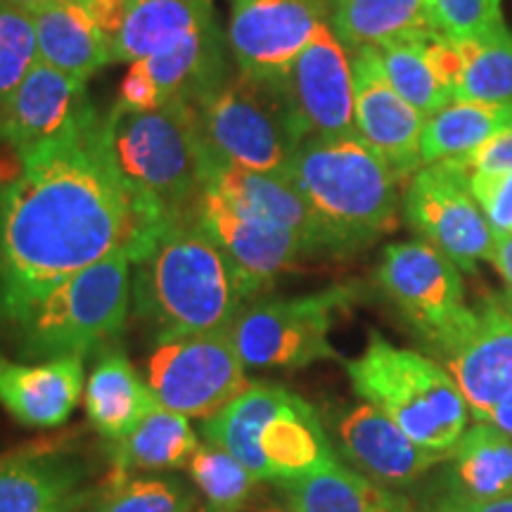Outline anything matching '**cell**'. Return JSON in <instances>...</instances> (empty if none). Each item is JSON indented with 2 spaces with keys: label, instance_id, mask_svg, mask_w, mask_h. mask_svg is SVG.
<instances>
[{
  "label": "cell",
  "instance_id": "19",
  "mask_svg": "<svg viewBox=\"0 0 512 512\" xmlns=\"http://www.w3.org/2000/svg\"><path fill=\"white\" fill-rule=\"evenodd\" d=\"M83 358L19 363L0 356V406L24 427H57L72 418L83 394Z\"/></svg>",
  "mask_w": 512,
  "mask_h": 512
},
{
  "label": "cell",
  "instance_id": "32",
  "mask_svg": "<svg viewBox=\"0 0 512 512\" xmlns=\"http://www.w3.org/2000/svg\"><path fill=\"white\" fill-rule=\"evenodd\" d=\"M422 41L425 38H420V41L389 43V46L375 50L382 62L384 74H387L389 83L396 88V93L406 102H411L422 117L430 119L432 114L451 105L453 95L439 81Z\"/></svg>",
  "mask_w": 512,
  "mask_h": 512
},
{
  "label": "cell",
  "instance_id": "35",
  "mask_svg": "<svg viewBox=\"0 0 512 512\" xmlns=\"http://www.w3.org/2000/svg\"><path fill=\"white\" fill-rule=\"evenodd\" d=\"M188 472L207 501L204 505L216 512H240L252 498L254 486L261 484L233 453L207 441L190 458Z\"/></svg>",
  "mask_w": 512,
  "mask_h": 512
},
{
  "label": "cell",
  "instance_id": "10",
  "mask_svg": "<svg viewBox=\"0 0 512 512\" xmlns=\"http://www.w3.org/2000/svg\"><path fill=\"white\" fill-rule=\"evenodd\" d=\"M377 285L437 354L451 347L472 318L460 268L425 240L384 247Z\"/></svg>",
  "mask_w": 512,
  "mask_h": 512
},
{
  "label": "cell",
  "instance_id": "24",
  "mask_svg": "<svg viewBox=\"0 0 512 512\" xmlns=\"http://www.w3.org/2000/svg\"><path fill=\"white\" fill-rule=\"evenodd\" d=\"M83 406L100 437L117 444L162 403L157 401L150 384L138 375L126 354L105 351L88 377Z\"/></svg>",
  "mask_w": 512,
  "mask_h": 512
},
{
  "label": "cell",
  "instance_id": "39",
  "mask_svg": "<svg viewBox=\"0 0 512 512\" xmlns=\"http://www.w3.org/2000/svg\"><path fill=\"white\" fill-rule=\"evenodd\" d=\"M453 169L472 174V171H512V124L503 126L489 140H484L477 150L463 157L444 159Z\"/></svg>",
  "mask_w": 512,
  "mask_h": 512
},
{
  "label": "cell",
  "instance_id": "27",
  "mask_svg": "<svg viewBox=\"0 0 512 512\" xmlns=\"http://www.w3.org/2000/svg\"><path fill=\"white\" fill-rule=\"evenodd\" d=\"M290 389L280 384H249L238 399L230 401L214 418L202 422V439L226 448L259 482H266V463L259 451L261 430L283 406Z\"/></svg>",
  "mask_w": 512,
  "mask_h": 512
},
{
  "label": "cell",
  "instance_id": "23",
  "mask_svg": "<svg viewBox=\"0 0 512 512\" xmlns=\"http://www.w3.org/2000/svg\"><path fill=\"white\" fill-rule=\"evenodd\" d=\"M211 24H216L211 0H133L112 43V62L166 55Z\"/></svg>",
  "mask_w": 512,
  "mask_h": 512
},
{
  "label": "cell",
  "instance_id": "8",
  "mask_svg": "<svg viewBox=\"0 0 512 512\" xmlns=\"http://www.w3.org/2000/svg\"><path fill=\"white\" fill-rule=\"evenodd\" d=\"M354 302L349 287H330L302 297L252 299L233 320L235 347L254 370H299L339 361L330 330L337 311Z\"/></svg>",
  "mask_w": 512,
  "mask_h": 512
},
{
  "label": "cell",
  "instance_id": "42",
  "mask_svg": "<svg viewBox=\"0 0 512 512\" xmlns=\"http://www.w3.org/2000/svg\"><path fill=\"white\" fill-rule=\"evenodd\" d=\"M427 512H512V496L467 498L456 491H444L434 498Z\"/></svg>",
  "mask_w": 512,
  "mask_h": 512
},
{
  "label": "cell",
  "instance_id": "13",
  "mask_svg": "<svg viewBox=\"0 0 512 512\" xmlns=\"http://www.w3.org/2000/svg\"><path fill=\"white\" fill-rule=\"evenodd\" d=\"M190 216L228 256L249 302L268 290L294 261L311 254L299 233L238 207L211 188L200 190Z\"/></svg>",
  "mask_w": 512,
  "mask_h": 512
},
{
  "label": "cell",
  "instance_id": "38",
  "mask_svg": "<svg viewBox=\"0 0 512 512\" xmlns=\"http://www.w3.org/2000/svg\"><path fill=\"white\" fill-rule=\"evenodd\" d=\"M465 176L489 226L512 235V171H472Z\"/></svg>",
  "mask_w": 512,
  "mask_h": 512
},
{
  "label": "cell",
  "instance_id": "9",
  "mask_svg": "<svg viewBox=\"0 0 512 512\" xmlns=\"http://www.w3.org/2000/svg\"><path fill=\"white\" fill-rule=\"evenodd\" d=\"M147 384L169 411L209 420L238 399L249 380L228 325L157 344L147 361Z\"/></svg>",
  "mask_w": 512,
  "mask_h": 512
},
{
  "label": "cell",
  "instance_id": "45",
  "mask_svg": "<svg viewBox=\"0 0 512 512\" xmlns=\"http://www.w3.org/2000/svg\"><path fill=\"white\" fill-rule=\"evenodd\" d=\"M12 3L19 5L22 10H27L29 15H36V12H41L43 8H48V5L57 3V0H12Z\"/></svg>",
  "mask_w": 512,
  "mask_h": 512
},
{
  "label": "cell",
  "instance_id": "33",
  "mask_svg": "<svg viewBox=\"0 0 512 512\" xmlns=\"http://www.w3.org/2000/svg\"><path fill=\"white\" fill-rule=\"evenodd\" d=\"M463 74L456 100H512V31L503 29L479 41L460 43Z\"/></svg>",
  "mask_w": 512,
  "mask_h": 512
},
{
  "label": "cell",
  "instance_id": "20",
  "mask_svg": "<svg viewBox=\"0 0 512 512\" xmlns=\"http://www.w3.org/2000/svg\"><path fill=\"white\" fill-rule=\"evenodd\" d=\"M86 463L62 451L0 456V512H81Z\"/></svg>",
  "mask_w": 512,
  "mask_h": 512
},
{
  "label": "cell",
  "instance_id": "36",
  "mask_svg": "<svg viewBox=\"0 0 512 512\" xmlns=\"http://www.w3.org/2000/svg\"><path fill=\"white\" fill-rule=\"evenodd\" d=\"M36 62L34 15L12 0H0V112Z\"/></svg>",
  "mask_w": 512,
  "mask_h": 512
},
{
  "label": "cell",
  "instance_id": "40",
  "mask_svg": "<svg viewBox=\"0 0 512 512\" xmlns=\"http://www.w3.org/2000/svg\"><path fill=\"white\" fill-rule=\"evenodd\" d=\"M119 105L128 107V110H157L164 105V95L159 91L157 81L152 79V74L147 72L143 62H133L128 74L124 76L119 88Z\"/></svg>",
  "mask_w": 512,
  "mask_h": 512
},
{
  "label": "cell",
  "instance_id": "2",
  "mask_svg": "<svg viewBox=\"0 0 512 512\" xmlns=\"http://www.w3.org/2000/svg\"><path fill=\"white\" fill-rule=\"evenodd\" d=\"M100 143L150 238L188 214L204 181L195 105L166 100L140 112L114 102L100 121Z\"/></svg>",
  "mask_w": 512,
  "mask_h": 512
},
{
  "label": "cell",
  "instance_id": "5",
  "mask_svg": "<svg viewBox=\"0 0 512 512\" xmlns=\"http://www.w3.org/2000/svg\"><path fill=\"white\" fill-rule=\"evenodd\" d=\"M351 389L396 422L415 444L446 453L465 434L467 403L444 366L411 349H399L370 332L361 356L347 363Z\"/></svg>",
  "mask_w": 512,
  "mask_h": 512
},
{
  "label": "cell",
  "instance_id": "26",
  "mask_svg": "<svg viewBox=\"0 0 512 512\" xmlns=\"http://www.w3.org/2000/svg\"><path fill=\"white\" fill-rule=\"evenodd\" d=\"M330 27L349 53L439 34L427 0H330Z\"/></svg>",
  "mask_w": 512,
  "mask_h": 512
},
{
  "label": "cell",
  "instance_id": "18",
  "mask_svg": "<svg viewBox=\"0 0 512 512\" xmlns=\"http://www.w3.org/2000/svg\"><path fill=\"white\" fill-rule=\"evenodd\" d=\"M339 451L377 484L406 486L451 456L430 451L368 401L332 413Z\"/></svg>",
  "mask_w": 512,
  "mask_h": 512
},
{
  "label": "cell",
  "instance_id": "48",
  "mask_svg": "<svg viewBox=\"0 0 512 512\" xmlns=\"http://www.w3.org/2000/svg\"><path fill=\"white\" fill-rule=\"evenodd\" d=\"M195 512H216V510H211V508H209V505H202V508H197Z\"/></svg>",
  "mask_w": 512,
  "mask_h": 512
},
{
  "label": "cell",
  "instance_id": "30",
  "mask_svg": "<svg viewBox=\"0 0 512 512\" xmlns=\"http://www.w3.org/2000/svg\"><path fill=\"white\" fill-rule=\"evenodd\" d=\"M508 124H512V100H453L425 119L420 138L422 166L463 157Z\"/></svg>",
  "mask_w": 512,
  "mask_h": 512
},
{
  "label": "cell",
  "instance_id": "29",
  "mask_svg": "<svg viewBox=\"0 0 512 512\" xmlns=\"http://www.w3.org/2000/svg\"><path fill=\"white\" fill-rule=\"evenodd\" d=\"M200 434L192 430L190 418L159 406L126 439L112 444V463L117 472H164L188 467L200 448Z\"/></svg>",
  "mask_w": 512,
  "mask_h": 512
},
{
  "label": "cell",
  "instance_id": "12",
  "mask_svg": "<svg viewBox=\"0 0 512 512\" xmlns=\"http://www.w3.org/2000/svg\"><path fill=\"white\" fill-rule=\"evenodd\" d=\"M325 24L330 0H230L226 41L238 72L285 83Z\"/></svg>",
  "mask_w": 512,
  "mask_h": 512
},
{
  "label": "cell",
  "instance_id": "11",
  "mask_svg": "<svg viewBox=\"0 0 512 512\" xmlns=\"http://www.w3.org/2000/svg\"><path fill=\"white\" fill-rule=\"evenodd\" d=\"M403 216L420 240L439 249L460 271L475 273L479 261H491L494 228L472 195L467 176L448 162L415 171L403 195Z\"/></svg>",
  "mask_w": 512,
  "mask_h": 512
},
{
  "label": "cell",
  "instance_id": "31",
  "mask_svg": "<svg viewBox=\"0 0 512 512\" xmlns=\"http://www.w3.org/2000/svg\"><path fill=\"white\" fill-rule=\"evenodd\" d=\"M285 512H399L403 498L342 463L283 486Z\"/></svg>",
  "mask_w": 512,
  "mask_h": 512
},
{
  "label": "cell",
  "instance_id": "28",
  "mask_svg": "<svg viewBox=\"0 0 512 512\" xmlns=\"http://www.w3.org/2000/svg\"><path fill=\"white\" fill-rule=\"evenodd\" d=\"M448 491L467 498L512 496V437L491 422H477L451 451Z\"/></svg>",
  "mask_w": 512,
  "mask_h": 512
},
{
  "label": "cell",
  "instance_id": "3",
  "mask_svg": "<svg viewBox=\"0 0 512 512\" xmlns=\"http://www.w3.org/2000/svg\"><path fill=\"white\" fill-rule=\"evenodd\" d=\"M131 302L157 344L228 328L249 304L228 256L190 211L133 264Z\"/></svg>",
  "mask_w": 512,
  "mask_h": 512
},
{
  "label": "cell",
  "instance_id": "16",
  "mask_svg": "<svg viewBox=\"0 0 512 512\" xmlns=\"http://www.w3.org/2000/svg\"><path fill=\"white\" fill-rule=\"evenodd\" d=\"M356 131L399 181H411L422 166L420 138L425 117L396 93L375 48L351 50Z\"/></svg>",
  "mask_w": 512,
  "mask_h": 512
},
{
  "label": "cell",
  "instance_id": "17",
  "mask_svg": "<svg viewBox=\"0 0 512 512\" xmlns=\"http://www.w3.org/2000/svg\"><path fill=\"white\" fill-rule=\"evenodd\" d=\"M285 88L306 138L358 133L351 55L330 24L292 64Z\"/></svg>",
  "mask_w": 512,
  "mask_h": 512
},
{
  "label": "cell",
  "instance_id": "37",
  "mask_svg": "<svg viewBox=\"0 0 512 512\" xmlns=\"http://www.w3.org/2000/svg\"><path fill=\"white\" fill-rule=\"evenodd\" d=\"M503 0H427L434 29L451 41H479L505 27Z\"/></svg>",
  "mask_w": 512,
  "mask_h": 512
},
{
  "label": "cell",
  "instance_id": "14",
  "mask_svg": "<svg viewBox=\"0 0 512 512\" xmlns=\"http://www.w3.org/2000/svg\"><path fill=\"white\" fill-rule=\"evenodd\" d=\"M100 121L86 81L38 60L0 112V138L17 157L74 143Z\"/></svg>",
  "mask_w": 512,
  "mask_h": 512
},
{
  "label": "cell",
  "instance_id": "22",
  "mask_svg": "<svg viewBox=\"0 0 512 512\" xmlns=\"http://www.w3.org/2000/svg\"><path fill=\"white\" fill-rule=\"evenodd\" d=\"M202 188L216 190L238 207L294 230L306 240L311 254H323L316 219L287 174H256L204 155Z\"/></svg>",
  "mask_w": 512,
  "mask_h": 512
},
{
  "label": "cell",
  "instance_id": "6",
  "mask_svg": "<svg viewBox=\"0 0 512 512\" xmlns=\"http://www.w3.org/2000/svg\"><path fill=\"white\" fill-rule=\"evenodd\" d=\"M128 252H114L50 287L12 325L31 358L81 356L117 339L131 306Z\"/></svg>",
  "mask_w": 512,
  "mask_h": 512
},
{
  "label": "cell",
  "instance_id": "4",
  "mask_svg": "<svg viewBox=\"0 0 512 512\" xmlns=\"http://www.w3.org/2000/svg\"><path fill=\"white\" fill-rule=\"evenodd\" d=\"M287 176L316 219L323 254L373 245L399 219V176L358 133L306 138Z\"/></svg>",
  "mask_w": 512,
  "mask_h": 512
},
{
  "label": "cell",
  "instance_id": "41",
  "mask_svg": "<svg viewBox=\"0 0 512 512\" xmlns=\"http://www.w3.org/2000/svg\"><path fill=\"white\" fill-rule=\"evenodd\" d=\"M83 8L88 10V15L93 17V22L98 24L102 36L110 41V48L114 38L119 36L121 27H124L128 10H131L133 0H81Z\"/></svg>",
  "mask_w": 512,
  "mask_h": 512
},
{
  "label": "cell",
  "instance_id": "43",
  "mask_svg": "<svg viewBox=\"0 0 512 512\" xmlns=\"http://www.w3.org/2000/svg\"><path fill=\"white\" fill-rule=\"evenodd\" d=\"M491 264L501 273L505 285L512 287V235L494 230V254H491Z\"/></svg>",
  "mask_w": 512,
  "mask_h": 512
},
{
  "label": "cell",
  "instance_id": "25",
  "mask_svg": "<svg viewBox=\"0 0 512 512\" xmlns=\"http://www.w3.org/2000/svg\"><path fill=\"white\" fill-rule=\"evenodd\" d=\"M38 60L88 81L112 62L110 41L83 8L81 0H57L34 15Z\"/></svg>",
  "mask_w": 512,
  "mask_h": 512
},
{
  "label": "cell",
  "instance_id": "1",
  "mask_svg": "<svg viewBox=\"0 0 512 512\" xmlns=\"http://www.w3.org/2000/svg\"><path fill=\"white\" fill-rule=\"evenodd\" d=\"M102 121V117H100ZM100 121L74 143L19 157L0 185V320L10 328L50 287L128 252L145 254L131 195L100 143Z\"/></svg>",
  "mask_w": 512,
  "mask_h": 512
},
{
  "label": "cell",
  "instance_id": "15",
  "mask_svg": "<svg viewBox=\"0 0 512 512\" xmlns=\"http://www.w3.org/2000/svg\"><path fill=\"white\" fill-rule=\"evenodd\" d=\"M439 356L472 418L489 422L512 392V313L503 299H484L472 309L470 323Z\"/></svg>",
  "mask_w": 512,
  "mask_h": 512
},
{
  "label": "cell",
  "instance_id": "46",
  "mask_svg": "<svg viewBox=\"0 0 512 512\" xmlns=\"http://www.w3.org/2000/svg\"><path fill=\"white\" fill-rule=\"evenodd\" d=\"M501 299H503V304H505V306H508V311L512 313V287H508V292H505Z\"/></svg>",
  "mask_w": 512,
  "mask_h": 512
},
{
  "label": "cell",
  "instance_id": "44",
  "mask_svg": "<svg viewBox=\"0 0 512 512\" xmlns=\"http://www.w3.org/2000/svg\"><path fill=\"white\" fill-rule=\"evenodd\" d=\"M489 422L491 425H496L498 430H503L505 434H510L512 437V392L505 396L501 403H498L496 411L491 413Z\"/></svg>",
  "mask_w": 512,
  "mask_h": 512
},
{
  "label": "cell",
  "instance_id": "34",
  "mask_svg": "<svg viewBox=\"0 0 512 512\" xmlns=\"http://www.w3.org/2000/svg\"><path fill=\"white\" fill-rule=\"evenodd\" d=\"M197 496L176 475H126L117 472L98 496L93 512H195Z\"/></svg>",
  "mask_w": 512,
  "mask_h": 512
},
{
  "label": "cell",
  "instance_id": "47",
  "mask_svg": "<svg viewBox=\"0 0 512 512\" xmlns=\"http://www.w3.org/2000/svg\"><path fill=\"white\" fill-rule=\"evenodd\" d=\"M399 512H415V510H413L411 505H408L406 501H403V503H401V508H399Z\"/></svg>",
  "mask_w": 512,
  "mask_h": 512
},
{
  "label": "cell",
  "instance_id": "7",
  "mask_svg": "<svg viewBox=\"0 0 512 512\" xmlns=\"http://www.w3.org/2000/svg\"><path fill=\"white\" fill-rule=\"evenodd\" d=\"M195 110L204 155L256 174H287L306 140L285 83L235 72Z\"/></svg>",
  "mask_w": 512,
  "mask_h": 512
},
{
  "label": "cell",
  "instance_id": "21",
  "mask_svg": "<svg viewBox=\"0 0 512 512\" xmlns=\"http://www.w3.org/2000/svg\"><path fill=\"white\" fill-rule=\"evenodd\" d=\"M259 451L266 463V482L278 486L299 482L339 463L316 408L294 392L287 394L283 406L261 430Z\"/></svg>",
  "mask_w": 512,
  "mask_h": 512
}]
</instances>
